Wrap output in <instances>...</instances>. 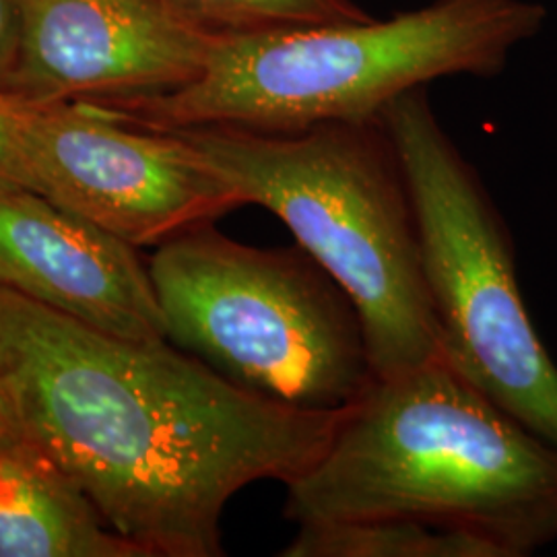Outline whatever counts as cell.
Returning <instances> with one entry per match:
<instances>
[{"label": "cell", "mask_w": 557, "mask_h": 557, "mask_svg": "<svg viewBox=\"0 0 557 557\" xmlns=\"http://www.w3.org/2000/svg\"><path fill=\"white\" fill-rule=\"evenodd\" d=\"M0 388L143 557L223 556L227 502L306 473L343 418L260 397L168 338L114 337L9 289Z\"/></svg>", "instance_id": "cell-1"}, {"label": "cell", "mask_w": 557, "mask_h": 557, "mask_svg": "<svg viewBox=\"0 0 557 557\" xmlns=\"http://www.w3.org/2000/svg\"><path fill=\"white\" fill-rule=\"evenodd\" d=\"M287 520H416L485 541L498 557L557 539V448L448 361L379 379L319 460L289 481Z\"/></svg>", "instance_id": "cell-2"}, {"label": "cell", "mask_w": 557, "mask_h": 557, "mask_svg": "<svg viewBox=\"0 0 557 557\" xmlns=\"http://www.w3.org/2000/svg\"><path fill=\"white\" fill-rule=\"evenodd\" d=\"M545 20L535 0H432L386 20L215 36L199 75L178 89L89 103L156 131L296 133L379 119L434 81L498 75Z\"/></svg>", "instance_id": "cell-3"}, {"label": "cell", "mask_w": 557, "mask_h": 557, "mask_svg": "<svg viewBox=\"0 0 557 557\" xmlns=\"http://www.w3.org/2000/svg\"><path fill=\"white\" fill-rule=\"evenodd\" d=\"M242 205L271 211L358 306L379 379L442 358L418 211L382 116L296 133L182 128Z\"/></svg>", "instance_id": "cell-4"}, {"label": "cell", "mask_w": 557, "mask_h": 557, "mask_svg": "<svg viewBox=\"0 0 557 557\" xmlns=\"http://www.w3.org/2000/svg\"><path fill=\"white\" fill-rule=\"evenodd\" d=\"M165 338L246 391L345 413L379 380L358 306L301 246L257 248L205 223L158 246Z\"/></svg>", "instance_id": "cell-5"}, {"label": "cell", "mask_w": 557, "mask_h": 557, "mask_svg": "<svg viewBox=\"0 0 557 557\" xmlns=\"http://www.w3.org/2000/svg\"><path fill=\"white\" fill-rule=\"evenodd\" d=\"M380 116L416 202L442 358L557 448V366L524 306L498 207L442 126L428 87L400 96Z\"/></svg>", "instance_id": "cell-6"}, {"label": "cell", "mask_w": 557, "mask_h": 557, "mask_svg": "<svg viewBox=\"0 0 557 557\" xmlns=\"http://www.w3.org/2000/svg\"><path fill=\"white\" fill-rule=\"evenodd\" d=\"M17 101L27 188L137 248L244 207L178 131L135 126L89 101Z\"/></svg>", "instance_id": "cell-7"}, {"label": "cell", "mask_w": 557, "mask_h": 557, "mask_svg": "<svg viewBox=\"0 0 557 557\" xmlns=\"http://www.w3.org/2000/svg\"><path fill=\"white\" fill-rule=\"evenodd\" d=\"M9 96L32 103L145 98L195 79L213 36L168 0H15Z\"/></svg>", "instance_id": "cell-8"}, {"label": "cell", "mask_w": 557, "mask_h": 557, "mask_svg": "<svg viewBox=\"0 0 557 557\" xmlns=\"http://www.w3.org/2000/svg\"><path fill=\"white\" fill-rule=\"evenodd\" d=\"M0 289L114 337L165 338L137 246L32 188L0 186Z\"/></svg>", "instance_id": "cell-9"}, {"label": "cell", "mask_w": 557, "mask_h": 557, "mask_svg": "<svg viewBox=\"0 0 557 557\" xmlns=\"http://www.w3.org/2000/svg\"><path fill=\"white\" fill-rule=\"evenodd\" d=\"M0 557H143L23 428L0 438Z\"/></svg>", "instance_id": "cell-10"}, {"label": "cell", "mask_w": 557, "mask_h": 557, "mask_svg": "<svg viewBox=\"0 0 557 557\" xmlns=\"http://www.w3.org/2000/svg\"><path fill=\"white\" fill-rule=\"evenodd\" d=\"M283 557H498L485 541L416 520L304 522Z\"/></svg>", "instance_id": "cell-11"}, {"label": "cell", "mask_w": 557, "mask_h": 557, "mask_svg": "<svg viewBox=\"0 0 557 557\" xmlns=\"http://www.w3.org/2000/svg\"><path fill=\"white\" fill-rule=\"evenodd\" d=\"M209 36L285 32L372 20L358 0H168Z\"/></svg>", "instance_id": "cell-12"}, {"label": "cell", "mask_w": 557, "mask_h": 557, "mask_svg": "<svg viewBox=\"0 0 557 557\" xmlns=\"http://www.w3.org/2000/svg\"><path fill=\"white\" fill-rule=\"evenodd\" d=\"M0 186L27 188L21 153L20 101L7 94H0Z\"/></svg>", "instance_id": "cell-13"}, {"label": "cell", "mask_w": 557, "mask_h": 557, "mask_svg": "<svg viewBox=\"0 0 557 557\" xmlns=\"http://www.w3.org/2000/svg\"><path fill=\"white\" fill-rule=\"evenodd\" d=\"M20 11L15 0H0V94L9 96L20 60Z\"/></svg>", "instance_id": "cell-14"}, {"label": "cell", "mask_w": 557, "mask_h": 557, "mask_svg": "<svg viewBox=\"0 0 557 557\" xmlns=\"http://www.w3.org/2000/svg\"><path fill=\"white\" fill-rule=\"evenodd\" d=\"M20 428V421L15 418V413H13L11 405H9V400H7L2 388H0V438H4V436H9V434L17 432Z\"/></svg>", "instance_id": "cell-15"}]
</instances>
